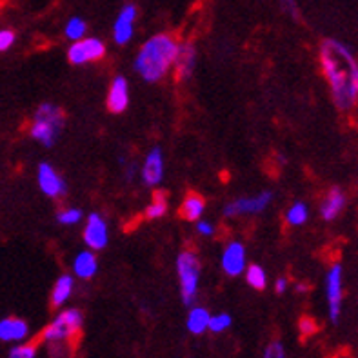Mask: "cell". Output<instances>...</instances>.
Returning a JSON list of instances; mask_svg holds the SVG:
<instances>
[{
	"label": "cell",
	"instance_id": "cell-1",
	"mask_svg": "<svg viewBox=\"0 0 358 358\" xmlns=\"http://www.w3.org/2000/svg\"><path fill=\"white\" fill-rule=\"evenodd\" d=\"M318 62L338 111H351L358 102L355 90V71L358 59L355 51L338 38H324L318 48Z\"/></svg>",
	"mask_w": 358,
	"mask_h": 358
},
{
	"label": "cell",
	"instance_id": "cell-2",
	"mask_svg": "<svg viewBox=\"0 0 358 358\" xmlns=\"http://www.w3.org/2000/svg\"><path fill=\"white\" fill-rule=\"evenodd\" d=\"M180 41L171 33H157L150 36L136 53L133 69L144 82H160L173 73Z\"/></svg>",
	"mask_w": 358,
	"mask_h": 358
},
{
	"label": "cell",
	"instance_id": "cell-3",
	"mask_svg": "<svg viewBox=\"0 0 358 358\" xmlns=\"http://www.w3.org/2000/svg\"><path fill=\"white\" fill-rule=\"evenodd\" d=\"M64 126H66V113L62 108L53 102H42L35 109L27 131L33 141L42 148H53L62 135Z\"/></svg>",
	"mask_w": 358,
	"mask_h": 358
},
{
	"label": "cell",
	"instance_id": "cell-4",
	"mask_svg": "<svg viewBox=\"0 0 358 358\" xmlns=\"http://www.w3.org/2000/svg\"><path fill=\"white\" fill-rule=\"evenodd\" d=\"M84 326V315L77 308H62L42 329L41 341L45 345H66L77 338Z\"/></svg>",
	"mask_w": 358,
	"mask_h": 358
},
{
	"label": "cell",
	"instance_id": "cell-5",
	"mask_svg": "<svg viewBox=\"0 0 358 358\" xmlns=\"http://www.w3.org/2000/svg\"><path fill=\"white\" fill-rule=\"evenodd\" d=\"M175 268H177L178 287H180V299L182 304L191 308L195 304L196 296L200 291V275H202V262H200L199 255L193 250H184L178 253L175 260Z\"/></svg>",
	"mask_w": 358,
	"mask_h": 358
},
{
	"label": "cell",
	"instance_id": "cell-6",
	"mask_svg": "<svg viewBox=\"0 0 358 358\" xmlns=\"http://www.w3.org/2000/svg\"><path fill=\"white\" fill-rule=\"evenodd\" d=\"M324 293H326L327 318L331 324H338L344 308V268L341 262H333L326 271Z\"/></svg>",
	"mask_w": 358,
	"mask_h": 358
},
{
	"label": "cell",
	"instance_id": "cell-7",
	"mask_svg": "<svg viewBox=\"0 0 358 358\" xmlns=\"http://www.w3.org/2000/svg\"><path fill=\"white\" fill-rule=\"evenodd\" d=\"M273 193L271 191H260L257 195L238 196V199L229 200L224 206V217L238 218V217H255V215L264 213L271 206Z\"/></svg>",
	"mask_w": 358,
	"mask_h": 358
},
{
	"label": "cell",
	"instance_id": "cell-8",
	"mask_svg": "<svg viewBox=\"0 0 358 358\" xmlns=\"http://www.w3.org/2000/svg\"><path fill=\"white\" fill-rule=\"evenodd\" d=\"M106 51L108 48L99 36H84L80 41L71 42L66 55L73 66H87V64L100 62L106 57Z\"/></svg>",
	"mask_w": 358,
	"mask_h": 358
},
{
	"label": "cell",
	"instance_id": "cell-9",
	"mask_svg": "<svg viewBox=\"0 0 358 358\" xmlns=\"http://www.w3.org/2000/svg\"><path fill=\"white\" fill-rule=\"evenodd\" d=\"M82 241L87 250L104 251L109 244V224L104 217L96 211L90 213L84 220V231H82Z\"/></svg>",
	"mask_w": 358,
	"mask_h": 358
},
{
	"label": "cell",
	"instance_id": "cell-10",
	"mask_svg": "<svg viewBox=\"0 0 358 358\" xmlns=\"http://www.w3.org/2000/svg\"><path fill=\"white\" fill-rule=\"evenodd\" d=\"M36 186L42 191V195L51 200L62 199L68 193V184L50 162L38 164V168H36Z\"/></svg>",
	"mask_w": 358,
	"mask_h": 358
},
{
	"label": "cell",
	"instance_id": "cell-11",
	"mask_svg": "<svg viewBox=\"0 0 358 358\" xmlns=\"http://www.w3.org/2000/svg\"><path fill=\"white\" fill-rule=\"evenodd\" d=\"M220 268L224 275L236 278L248 268V250L241 241H229L220 253Z\"/></svg>",
	"mask_w": 358,
	"mask_h": 358
},
{
	"label": "cell",
	"instance_id": "cell-12",
	"mask_svg": "<svg viewBox=\"0 0 358 358\" xmlns=\"http://www.w3.org/2000/svg\"><path fill=\"white\" fill-rule=\"evenodd\" d=\"M164 173H166L164 151L160 150L159 145H155L145 153L144 160L141 164L142 184L148 187H159L164 180Z\"/></svg>",
	"mask_w": 358,
	"mask_h": 358
},
{
	"label": "cell",
	"instance_id": "cell-13",
	"mask_svg": "<svg viewBox=\"0 0 358 358\" xmlns=\"http://www.w3.org/2000/svg\"><path fill=\"white\" fill-rule=\"evenodd\" d=\"M138 9L135 4H126L118 11L113 22V41L117 45H127L135 36V20Z\"/></svg>",
	"mask_w": 358,
	"mask_h": 358
},
{
	"label": "cell",
	"instance_id": "cell-14",
	"mask_svg": "<svg viewBox=\"0 0 358 358\" xmlns=\"http://www.w3.org/2000/svg\"><path fill=\"white\" fill-rule=\"evenodd\" d=\"M345 206H348V193L341 186H333L324 193L318 206V213L324 222H335L344 213Z\"/></svg>",
	"mask_w": 358,
	"mask_h": 358
},
{
	"label": "cell",
	"instance_id": "cell-15",
	"mask_svg": "<svg viewBox=\"0 0 358 358\" xmlns=\"http://www.w3.org/2000/svg\"><path fill=\"white\" fill-rule=\"evenodd\" d=\"M129 100H131V95H129V82H127L126 77L118 75L111 80L108 87V95H106V106H108V111L118 115L124 113L127 108H129Z\"/></svg>",
	"mask_w": 358,
	"mask_h": 358
},
{
	"label": "cell",
	"instance_id": "cell-16",
	"mask_svg": "<svg viewBox=\"0 0 358 358\" xmlns=\"http://www.w3.org/2000/svg\"><path fill=\"white\" fill-rule=\"evenodd\" d=\"M29 336H31V329H29V324H27L24 318H0V342L17 345L29 341Z\"/></svg>",
	"mask_w": 358,
	"mask_h": 358
},
{
	"label": "cell",
	"instance_id": "cell-17",
	"mask_svg": "<svg viewBox=\"0 0 358 358\" xmlns=\"http://www.w3.org/2000/svg\"><path fill=\"white\" fill-rule=\"evenodd\" d=\"M196 68V48L193 42H180L177 59L173 66V75L178 82H187Z\"/></svg>",
	"mask_w": 358,
	"mask_h": 358
},
{
	"label": "cell",
	"instance_id": "cell-18",
	"mask_svg": "<svg viewBox=\"0 0 358 358\" xmlns=\"http://www.w3.org/2000/svg\"><path fill=\"white\" fill-rule=\"evenodd\" d=\"M99 273V257L95 251L82 250L71 262V275L78 280H93Z\"/></svg>",
	"mask_w": 358,
	"mask_h": 358
},
{
	"label": "cell",
	"instance_id": "cell-19",
	"mask_svg": "<svg viewBox=\"0 0 358 358\" xmlns=\"http://www.w3.org/2000/svg\"><path fill=\"white\" fill-rule=\"evenodd\" d=\"M75 282H77V278L73 277L71 273H62L55 280L50 295V302L55 309L66 308V304L71 300L73 293H75Z\"/></svg>",
	"mask_w": 358,
	"mask_h": 358
},
{
	"label": "cell",
	"instance_id": "cell-20",
	"mask_svg": "<svg viewBox=\"0 0 358 358\" xmlns=\"http://www.w3.org/2000/svg\"><path fill=\"white\" fill-rule=\"evenodd\" d=\"M209 320H211V313L204 306H191L186 317V329L191 335L200 336L209 331Z\"/></svg>",
	"mask_w": 358,
	"mask_h": 358
},
{
	"label": "cell",
	"instance_id": "cell-21",
	"mask_svg": "<svg viewBox=\"0 0 358 358\" xmlns=\"http://www.w3.org/2000/svg\"><path fill=\"white\" fill-rule=\"evenodd\" d=\"M204 211H206V200L204 196L200 195V193H187L182 200V206H180V217L187 222H199L200 218L204 217Z\"/></svg>",
	"mask_w": 358,
	"mask_h": 358
},
{
	"label": "cell",
	"instance_id": "cell-22",
	"mask_svg": "<svg viewBox=\"0 0 358 358\" xmlns=\"http://www.w3.org/2000/svg\"><path fill=\"white\" fill-rule=\"evenodd\" d=\"M284 220L289 227H302L308 224L309 220V206L302 200H296L289 208L286 209L284 213Z\"/></svg>",
	"mask_w": 358,
	"mask_h": 358
},
{
	"label": "cell",
	"instance_id": "cell-23",
	"mask_svg": "<svg viewBox=\"0 0 358 358\" xmlns=\"http://www.w3.org/2000/svg\"><path fill=\"white\" fill-rule=\"evenodd\" d=\"M244 278L248 282V286L257 291H262L268 287V273H266V269L260 264H248V268L244 271Z\"/></svg>",
	"mask_w": 358,
	"mask_h": 358
},
{
	"label": "cell",
	"instance_id": "cell-24",
	"mask_svg": "<svg viewBox=\"0 0 358 358\" xmlns=\"http://www.w3.org/2000/svg\"><path fill=\"white\" fill-rule=\"evenodd\" d=\"M168 208L169 206H168V199H166V195L160 193V191H157L153 200H151L150 204H148V208H145L144 217L148 218V220H160V218L166 217Z\"/></svg>",
	"mask_w": 358,
	"mask_h": 358
},
{
	"label": "cell",
	"instance_id": "cell-25",
	"mask_svg": "<svg viewBox=\"0 0 358 358\" xmlns=\"http://www.w3.org/2000/svg\"><path fill=\"white\" fill-rule=\"evenodd\" d=\"M64 36L69 42H77L84 36H87V22L82 17L68 18V22L64 24Z\"/></svg>",
	"mask_w": 358,
	"mask_h": 358
},
{
	"label": "cell",
	"instance_id": "cell-26",
	"mask_svg": "<svg viewBox=\"0 0 358 358\" xmlns=\"http://www.w3.org/2000/svg\"><path fill=\"white\" fill-rule=\"evenodd\" d=\"M84 220V213H82V209L73 208V206H68V208L59 209V213H57V222L60 226H77Z\"/></svg>",
	"mask_w": 358,
	"mask_h": 358
},
{
	"label": "cell",
	"instance_id": "cell-27",
	"mask_svg": "<svg viewBox=\"0 0 358 358\" xmlns=\"http://www.w3.org/2000/svg\"><path fill=\"white\" fill-rule=\"evenodd\" d=\"M233 324L231 315L222 311V313L211 315V320H209V331L215 333V335H220V333L227 331Z\"/></svg>",
	"mask_w": 358,
	"mask_h": 358
},
{
	"label": "cell",
	"instance_id": "cell-28",
	"mask_svg": "<svg viewBox=\"0 0 358 358\" xmlns=\"http://www.w3.org/2000/svg\"><path fill=\"white\" fill-rule=\"evenodd\" d=\"M8 358H38V348L33 342H22L9 350Z\"/></svg>",
	"mask_w": 358,
	"mask_h": 358
},
{
	"label": "cell",
	"instance_id": "cell-29",
	"mask_svg": "<svg viewBox=\"0 0 358 358\" xmlns=\"http://www.w3.org/2000/svg\"><path fill=\"white\" fill-rule=\"evenodd\" d=\"M262 358H287L286 345L282 344L280 341H273L266 345Z\"/></svg>",
	"mask_w": 358,
	"mask_h": 358
},
{
	"label": "cell",
	"instance_id": "cell-30",
	"mask_svg": "<svg viewBox=\"0 0 358 358\" xmlns=\"http://www.w3.org/2000/svg\"><path fill=\"white\" fill-rule=\"evenodd\" d=\"M17 42V33L13 29H8V27H2L0 29V53H6L15 45Z\"/></svg>",
	"mask_w": 358,
	"mask_h": 358
},
{
	"label": "cell",
	"instance_id": "cell-31",
	"mask_svg": "<svg viewBox=\"0 0 358 358\" xmlns=\"http://www.w3.org/2000/svg\"><path fill=\"white\" fill-rule=\"evenodd\" d=\"M299 329L300 333H302V336H311L318 331V324L315 322L311 317H304V318H300Z\"/></svg>",
	"mask_w": 358,
	"mask_h": 358
},
{
	"label": "cell",
	"instance_id": "cell-32",
	"mask_svg": "<svg viewBox=\"0 0 358 358\" xmlns=\"http://www.w3.org/2000/svg\"><path fill=\"white\" fill-rule=\"evenodd\" d=\"M196 224V233H199L200 236H206V238H209V236H213L215 233H217V227H215L213 222H209V220H204V218H200L199 222Z\"/></svg>",
	"mask_w": 358,
	"mask_h": 358
},
{
	"label": "cell",
	"instance_id": "cell-33",
	"mask_svg": "<svg viewBox=\"0 0 358 358\" xmlns=\"http://www.w3.org/2000/svg\"><path fill=\"white\" fill-rule=\"evenodd\" d=\"M280 6L282 9L289 15L291 18H299L300 17V11H299V4H296V0H280Z\"/></svg>",
	"mask_w": 358,
	"mask_h": 358
},
{
	"label": "cell",
	"instance_id": "cell-34",
	"mask_svg": "<svg viewBox=\"0 0 358 358\" xmlns=\"http://www.w3.org/2000/svg\"><path fill=\"white\" fill-rule=\"evenodd\" d=\"M273 289H275L277 295H284V293L289 289V280H287L286 277H278L277 280H275V284H273Z\"/></svg>",
	"mask_w": 358,
	"mask_h": 358
},
{
	"label": "cell",
	"instance_id": "cell-35",
	"mask_svg": "<svg viewBox=\"0 0 358 358\" xmlns=\"http://www.w3.org/2000/svg\"><path fill=\"white\" fill-rule=\"evenodd\" d=\"M295 291L299 293V295H308L309 293V284H306V282H296L295 284Z\"/></svg>",
	"mask_w": 358,
	"mask_h": 358
},
{
	"label": "cell",
	"instance_id": "cell-36",
	"mask_svg": "<svg viewBox=\"0 0 358 358\" xmlns=\"http://www.w3.org/2000/svg\"><path fill=\"white\" fill-rule=\"evenodd\" d=\"M135 173H136V166H135V164H129V166L126 168V178H127V180H131V178L135 177Z\"/></svg>",
	"mask_w": 358,
	"mask_h": 358
},
{
	"label": "cell",
	"instance_id": "cell-37",
	"mask_svg": "<svg viewBox=\"0 0 358 358\" xmlns=\"http://www.w3.org/2000/svg\"><path fill=\"white\" fill-rule=\"evenodd\" d=\"M355 90L358 93V64H357V71H355Z\"/></svg>",
	"mask_w": 358,
	"mask_h": 358
}]
</instances>
